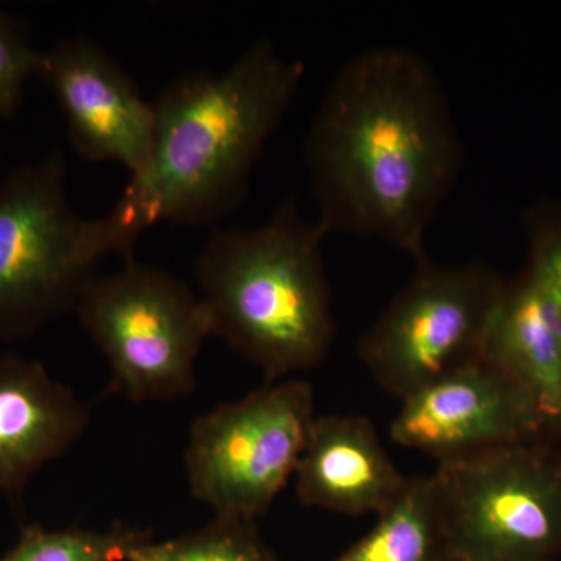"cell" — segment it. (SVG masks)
Here are the masks:
<instances>
[{"mask_svg":"<svg viewBox=\"0 0 561 561\" xmlns=\"http://www.w3.org/2000/svg\"><path fill=\"white\" fill-rule=\"evenodd\" d=\"M432 476L454 561H559L561 457L542 442Z\"/></svg>","mask_w":561,"mask_h":561,"instance_id":"8","label":"cell"},{"mask_svg":"<svg viewBox=\"0 0 561 561\" xmlns=\"http://www.w3.org/2000/svg\"><path fill=\"white\" fill-rule=\"evenodd\" d=\"M39 58L27 22L0 10V121L20 113L28 80L36 79Z\"/></svg>","mask_w":561,"mask_h":561,"instance_id":"17","label":"cell"},{"mask_svg":"<svg viewBox=\"0 0 561 561\" xmlns=\"http://www.w3.org/2000/svg\"><path fill=\"white\" fill-rule=\"evenodd\" d=\"M66 181L61 149L0 180V343L76 312L103 257L94 219L72 208Z\"/></svg>","mask_w":561,"mask_h":561,"instance_id":"4","label":"cell"},{"mask_svg":"<svg viewBox=\"0 0 561 561\" xmlns=\"http://www.w3.org/2000/svg\"><path fill=\"white\" fill-rule=\"evenodd\" d=\"M529 265L561 312V208L540 206L527 217Z\"/></svg>","mask_w":561,"mask_h":561,"instance_id":"18","label":"cell"},{"mask_svg":"<svg viewBox=\"0 0 561 561\" xmlns=\"http://www.w3.org/2000/svg\"><path fill=\"white\" fill-rule=\"evenodd\" d=\"M36 79L51 92L70 146L91 162L113 161L131 176L149 162L154 136L153 102L130 73L90 36L76 35L41 50Z\"/></svg>","mask_w":561,"mask_h":561,"instance_id":"10","label":"cell"},{"mask_svg":"<svg viewBox=\"0 0 561 561\" xmlns=\"http://www.w3.org/2000/svg\"><path fill=\"white\" fill-rule=\"evenodd\" d=\"M324 234L378 238L426 256V232L459 180L448 95L419 51L371 47L339 69L305 140Z\"/></svg>","mask_w":561,"mask_h":561,"instance_id":"1","label":"cell"},{"mask_svg":"<svg viewBox=\"0 0 561 561\" xmlns=\"http://www.w3.org/2000/svg\"><path fill=\"white\" fill-rule=\"evenodd\" d=\"M483 357L522 387L546 435L561 438V312L529 268L505 280Z\"/></svg>","mask_w":561,"mask_h":561,"instance_id":"13","label":"cell"},{"mask_svg":"<svg viewBox=\"0 0 561 561\" xmlns=\"http://www.w3.org/2000/svg\"><path fill=\"white\" fill-rule=\"evenodd\" d=\"M125 561H279L262 541L256 523L214 516L202 529L164 541L149 538L128 549Z\"/></svg>","mask_w":561,"mask_h":561,"instance_id":"15","label":"cell"},{"mask_svg":"<svg viewBox=\"0 0 561 561\" xmlns=\"http://www.w3.org/2000/svg\"><path fill=\"white\" fill-rule=\"evenodd\" d=\"M76 313L108 362L113 393L142 404L194 391L195 362L213 327L183 279L125 261L122 271L90 280Z\"/></svg>","mask_w":561,"mask_h":561,"instance_id":"5","label":"cell"},{"mask_svg":"<svg viewBox=\"0 0 561 561\" xmlns=\"http://www.w3.org/2000/svg\"><path fill=\"white\" fill-rule=\"evenodd\" d=\"M324 238L290 197L260 227L214 231L195 260L213 335L265 381L312 370L330 354L335 319Z\"/></svg>","mask_w":561,"mask_h":561,"instance_id":"3","label":"cell"},{"mask_svg":"<svg viewBox=\"0 0 561 561\" xmlns=\"http://www.w3.org/2000/svg\"><path fill=\"white\" fill-rule=\"evenodd\" d=\"M411 280L357 342V354L383 391L404 400L483 357L504 290L485 261L440 265L413 261Z\"/></svg>","mask_w":561,"mask_h":561,"instance_id":"6","label":"cell"},{"mask_svg":"<svg viewBox=\"0 0 561 561\" xmlns=\"http://www.w3.org/2000/svg\"><path fill=\"white\" fill-rule=\"evenodd\" d=\"M400 402L390 424L391 440L424 454L437 467L548 437L534 402L485 357Z\"/></svg>","mask_w":561,"mask_h":561,"instance_id":"9","label":"cell"},{"mask_svg":"<svg viewBox=\"0 0 561 561\" xmlns=\"http://www.w3.org/2000/svg\"><path fill=\"white\" fill-rule=\"evenodd\" d=\"M142 531L116 526L110 530H46L32 526L0 561H125L128 549L146 540Z\"/></svg>","mask_w":561,"mask_h":561,"instance_id":"16","label":"cell"},{"mask_svg":"<svg viewBox=\"0 0 561 561\" xmlns=\"http://www.w3.org/2000/svg\"><path fill=\"white\" fill-rule=\"evenodd\" d=\"M305 76V62L257 39L224 72L190 70L165 84L153 101L146 169L94 219L102 253L135 260L136 243L154 225L201 227L238 208Z\"/></svg>","mask_w":561,"mask_h":561,"instance_id":"2","label":"cell"},{"mask_svg":"<svg viewBox=\"0 0 561 561\" xmlns=\"http://www.w3.org/2000/svg\"><path fill=\"white\" fill-rule=\"evenodd\" d=\"M408 481L362 415L316 416L294 474L301 504L346 516L381 515Z\"/></svg>","mask_w":561,"mask_h":561,"instance_id":"11","label":"cell"},{"mask_svg":"<svg viewBox=\"0 0 561 561\" xmlns=\"http://www.w3.org/2000/svg\"><path fill=\"white\" fill-rule=\"evenodd\" d=\"M88 423L87 404L41 362L0 357V493H20L72 448Z\"/></svg>","mask_w":561,"mask_h":561,"instance_id":"12","label":"cell"},{"mask_svg":"<svg viewBox=\"0 0 561 561\" xmlns=\"http://www.w3.org/2000/svg\"><path fill=\"white\" fill-rule=\"evenodd\" d=\"M360 540L331 561H454L434 476L409 478Z\"/></svg>","mask_w":561,"mask_h":561,"instance_id":"14","label":"cell"},{"mask_svg":"<svg viewBox=\"0 0 561 561\" xmlns=\"http://www.w3.org/2000/svg\"><path fill=\"white\" fill-rule=\"evenodd\" d=\"M313 419L311 383L290 378L203 413L184 451L192 496L214 516L256 523L294 479Z\"/></svg>","mask_w":561,"mask_h":561,"instance_id":"7","label":"cell"}]
</instances>
